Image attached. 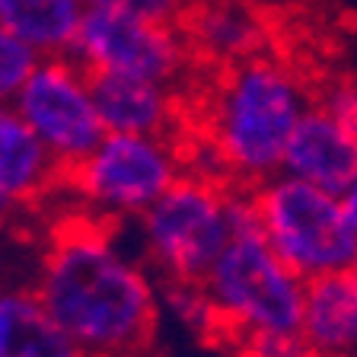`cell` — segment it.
Returning <instances> with one entry per match:
<instances>
[{
	"mask_svg": "<svg viewBox=\"0 0 357 357\" xmlns=\"http://www.w3.org/2000/svg\"><path fill=\"white\" fill-rule=\"evenodd\" d=\"M13 109L48 147L61 169H70L105 137L93 77L70 54L42 58L13 96Z\"/></svg>",
	"mask_w": 357,
	"mask_h": 357,
	"instance_id": "8",
	"label": "cell"
},
{
	"mask_svg": "<svg viewBox=\"0 0 357 357\" xmlns=\"http://www.w3.org/2000/svg\"><path fill=\"white\" fill-rule=\"evenodd\" d=\"M201 284L217 306L220 338L230 344L252 335L300 332L306 281L294 275L265 243L249 188L239 192L233 236Z\"/></svg>",
	"mask_w": 357,
	"mask_h": 357,
	"instance_id": "3",
	"label": "cell"
},
{
	"mask_svg": "<svg viewBox=\"0 0 357 357\" xmlns=\"http://www.w3.org/2000/svg\"><path fill=\"white\" fill-rule=\"evenodd\" d=\"M316 105L332 115L342 131L357 144V77H335L316 93Z\"/></svg>",
	"mask_w": 357,
	"mask_h": 357,
	"instance_id": "18",
	"label": "cell"
},
{
	"mask_svg": "<svg viewBox=\"0 0 357 357\" xmlns=\"http://www.w3.org/2000/svg\"><path fill=\"white\" fill-rule=\"evenodd\" d=\"M316 105L306 74L287 54L261 52L211 70L198 131L217 147L230 185L255 188L284 169L294 128Z\"/></svg>",
	"mask_w": 357,
	"mask_h": 357,
	"instance_id": "2",
	"label": "cell"
},
{
	"mask_svg": "<svg viewBox=\"0 0 357 357\" xmlns=\"http://www.w3.org/2000/svg\"><path fill=\"white\" fill-rule=\"evenodd\" d=\"M38 61H42V54L32 52L16 36H10L7 29H0V102H13V96L29 80Z\"/></svg>",
	"mask_w": 357,
	"mask_h": 357,
	"instance_id": "17",
	"label": "cell"
},
{
	"mask_svg": "<svg viewBox=\"0 0 357 357\" xmlns=\"http://www.w3.org/2000/svg\"><path fill=\"white\" fill-rule=\"evenodd\" d=\"M249 195L265 243L294 275L316 281L357 265V233L335 192L278 172Z\"/></svg>",
	"mask_w": 357,
	"mask_h": 357,
	"instance_id": "6",
	"label": "cell"
},
{
	"mask_svg": "<svg viewBox=\"0 0 357 357\" xmlns=\"http://www.w3.org/2000/svg\"><path fill=\"white\" fill-rule=\"evenodd\" d=\"M10 290H13V287H0V357H3V351H7L10 322H13V310H10Z\"/></svg>",
	"mask_w": 357,
	"mask_h": 357,
	"instance_id": "22",
	"label": "cell"
},
{
	"mask_svg": "<svg viewBox=\"0 0 357 357\" xmlns=\"http://www.w3.org/2000/svg\"><path fill=\"white\" fill-rule=\"evenodd\" d=\"M178 26L198 64L211 70L239 64L271 48V26L245 0H195L185 7Z\"/></svg>",
	"mask_w": 357,
	"mask_h": 357,
	"instance_id": "9",
	"label": "cell"
},
{
	"mask_svg": "<svg viewBox=\"0 0 357 357\" xmlns=\"http://www.w3.org/2000/svg\"><path fill=\"white\" fill-rule=\"evenodd\" d=\"M160 303H163V312L178 319L188 332L201 335V338H220V316L201 281L160 284Z\"/></svg>",
	"mask_w": 357,
	"mask_h": 357,
	"instance_id": "16",
	"label": "cell"
},
{
	"mask_svg": "<svg viewBox=\"0 0 357 357\" xmlns=\"http://www.w3.org/2000/svg\"><path fill=\"white\" fill-rule=\"evenodd\" d=\"M239 192L243 188L236 185L185 172L137 220H131L137 255L156 281H201L208 275L233 236Z\"/></svg>",
	"mask_w": 357,
	"mask_h": 357,
	"instance_id": "4",
	"label": "cell"
},
{
	"mask_svg": "<svg viewBox=\"0 0 357 357\" xmlns=\"http://www.w3.org/2000/svg\"><path fill=\"white\" fill-rule=\"evenodd\" d=\"M86 10H102V7H128L131 0H80Z\"/></svg>",
	"mask_w": 357,
	"mask_h": 357,
	"instance_id": "23",
	"label": "cell"
},
{
	"mask_svg": "<svg viewBox=\"0 0 357 357\" xmlns=\"http://www.w3.org/2000/svg\"><path fill=\"white\" fill-rule=\"evenodd\" d=\"M185 7L188 0H131L128 3V10H134V13H144L150 20H163V22H178Z\"/></svg>",
	"mask_w": 357,
	"mask_h": 357,
	"instance_id": "20",
	"label": "cell"
},
{
	"mask_svg": "<svg viewBox=\"0 0 357 357\" xmlns=\"http://www.w3.org/2000/svg\"><path fill=\"white\" fill-rule=\"evenodd\" d=\"M281 172L338 195L357 172V144L322 105H312L290 134Z\"/></svg>",
	"mask_w": 357,
	"mask_h": 357,
	"instance_id": "13",
	"label": "cell"
},
{
	"mask_svg": "<svg viewBox=\"0 0 357 357\" xmlns=\"http://www.w3.org/2000/svg\"><path fill=\"white\" fill-rule=\"evenodd\" d=\"M64 169L13 102H0V227L61 188Z\"/></svg>",
	"mask_w": 357,
	"mask_h": 357,
	"instance_id": "10",
	"label": "cell"
},
{
	"mask_svg": "<svg viewBox=\"0 0 357 357\" xmlns=\"http://www.w3.org/2000/svg\"><path fill=\"white\" fill-rule=\"evenodd\" d=\"M80 0H0V29L26 42L42 58L70 54L83 22Z\"/></svg>",
	"mask_w": 357,
	"mask_h": 357,
	"instance_id": "14",
	"label": "cell"
},
{
	"mask_svg": "<svg viewBox=\"0 0 357 357\" xmlns=\"http://www.w3.org/2000/svg\"><path fill=\"white\" fill-rule=\"evenodd\" d=\"M182 176V134H105L80 163L64 169L61 188L80 204V214L128 227Z\"/></svg>",
	"mask_w": 357,
	"mask_h": 357,
	"instance_id": "5",
	"label": "cell"
},
{
	"mask_svg": "<svg viewBox=\"0 0 357 357\" xmlns=\"http://www.w3.org/2000/svg\"><path fill=\"white\" fill-rule=\"evenodd\" d=\"M10 338L3 357H89L80 344L45 312L32 290H10Z\"/></svg>",
	"mask_w": 357,
	"mask_h": 357,
	"instance_id": "15",
	"label": "cell"
},
{
	"mask_svg": "<svg viewBox=\"0 0 357 357\" xmlns=\"http://www.w3.org/2000/svg\"><path fill=\"white\" fill-rule=\"evenodd\" d=\"M236 357H312L300 332H281V335H252L233 344Z\"/></svg>",
	"mask_w": 357,
	"mask_h": 357,
	"instance_id": "19",
	"label": "cell"
},
{
	"mask_svg": "<svg viewBox=\"0 0 357 357\" xmlns=\"http://www.w3.org/2000/svg\"><path fill=\"white\" fill-rule=\"evenodd\" d=\"M105 134H182V93L141 77L89 74Z\"/></svg>",
	"mask_w": 357,
	"mask_h": 357,
	"instance_id": "11",
	"label": "cell"
},
{
	"mask_svg": "<svg viewBox=\"0 0 357 357\" xmlns=\"http://www.w3.org/2000/svg\"><path fill=\"white\" fill-rule=\"evenodd\" d=\"M338 201H342V211H344V217H348V223L354 227V233H357V172L351 176V182L338 192Z\"/></svg>",
	"mask_w": 357,
	"mask_h": 357,
	"instance_id": "21",
	"label": "cell"
},
{
	"mask_svg": "<svg viewBox=\"0 0 357 357\" xmlns=\"http://www.w3.org/2000/svg\"><path fill=\"white\" fill-rule=\"evenodd\" d=\"M29 290L89 357H147L156 342L160 281L121 227L86 214L54 227Z\"/></svg>",
	"mask_w": 357,
	"mask_h": 357,
	"instance_id": "1",
	"label": "cell"
},
{
	"mask_svg": "<svg viewBox=\"0 0 357 357\" xmlns=\"http://www.w3.org/2000/svg\"><path fill=\"white\" fill-rule=\"evenodd\" d=\"M70 58L89 74L141 77L178 93L201 67L178 22L150 20L128 7L86 10Z\"/></svg>",
	"mask_w": 357,
	"mask_h": 357,
	"instance_id": "7",
	"label": "cell"
},
{
	"mask_svg": "<svg viewBox=\"0 0 357 357\" xmlns=\"http://www.w3.org/2000/svg\"><path fill=\"white\" fill-rule=\"evenodd\" d=\"M300 338L312 357H357V265L306 281Z\"/></svg>",
	"mask_w": 357,
	"mask_h": 357,
	"instance_id": "12",
	"label": "cell"
}]
</instances>
